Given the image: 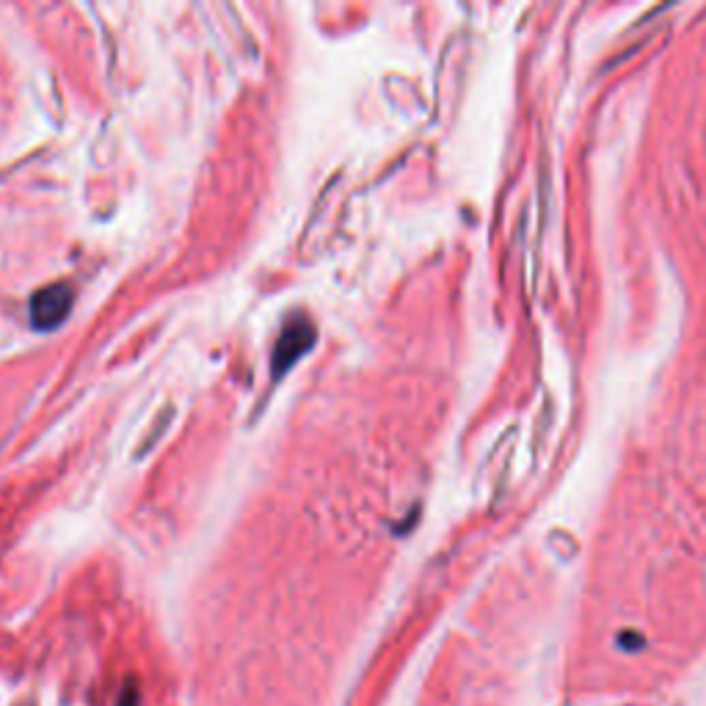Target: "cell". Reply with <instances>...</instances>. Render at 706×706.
<instances>
[{
    "label": "cell",
    "mask_w": 706,
    "mask_h": 706,
    "mask_svg": "<svg viewBox=\"0 0 706 706\" xmlns=\"http://www.w3.org/2000/svg\"><path fill=\"white\" fill-rule=\"evenodd\" d=\"M315 343V326L306 321L304 315H295L285 329H282L280 340L274 349V375L280 379L293 362H298L306 351Z\"/></svg>",
    "instance_id": "obj_1"
},
{
    "label": "cell",
    "mask_w": 706,
    "mask_h": 706,
    "mask_svg": "<svg viewBox=\"0 0 706 706\" xmlns=\"http://www.w3.org/2000/svg\"><path fill=\"white\" fill-rule=\"evenodd\" d=\"M75 293L67 285H48L31 298V321L33 326L48 332V329L59 326L63 317L72 310Z\"/></svg>",
    "instance_id": "obj_2"
}]
</instances>
